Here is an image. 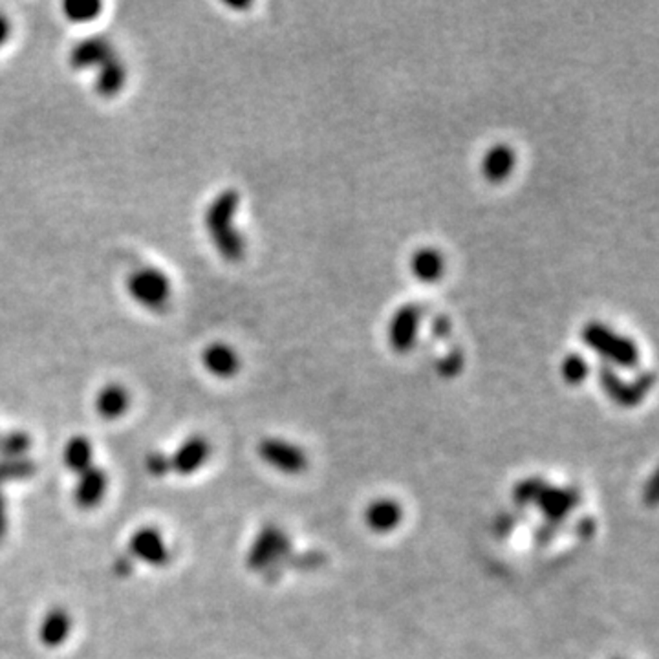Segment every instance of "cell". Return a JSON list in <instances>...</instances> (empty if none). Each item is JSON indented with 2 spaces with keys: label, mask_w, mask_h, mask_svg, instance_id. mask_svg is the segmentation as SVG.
I'll use <instances>...</instances> for the list:
<instances>
[{
  "label": "cell",
  "mask_w": 659,
  "mask_h": 659,
  "mask_svg": "<svg viewBox=\"0 0 659 659\" xmlns=\"http://www.w3.org/2000/svg\"><path fill=\"white\" fill-rule=\"evenodd\" d=\"M241 195L237 189H224L206 209L204 225L216 253L227 262H239L246 253V241L237 227Z\"/></svg>",
  "instance_id": "cell-1"
},
{
  "label": "cell",
  "mask_w": 659,
  "mask_h": 659,
  "mask_svg": "<svg viewBox=\"0 0 659 659\" xmlns=\"http://www.w3.org/2000/svg\"><path fill=\"white\" fill-rule=\"evenodd\" d=\"M581 338L584 345L592 348L597 356L604 357L610 366L616 365L621 368H636L639 363L637 345L628 336L616 332V330H611L604 322H588L583 328Z\"/></svg>",
  "instance_id": "cell-2"
},
{
  "label": "cell",
  "mask_w": 659,
  "mask_h": 659,
  "mask_svg": "<svg viewBox=\"0 0 659 659\" xmlns=\"http://www.w3.org/2000/svg\"><path fill=\"white\" fill-rule=\"evenodd\" d=\"M127 292L141 308L162 312L171 303L172 285L163 269L154 266H139L127 277Z\"/></svg>",
  "instance_id": "cell-3"
},
{
  "label": "cell",
  "mask_w": 659,
  "mask_h": 659,
  "mask_svg": "<svg viewBox=\"0 0 659 659\" xmlns=\"http://www.w3.org/2000/svg\"><path fill=\"white\" fill-rule=\"evenodd\" d=\"M599 385L604 394L621 407H636L643 401L648 391L654 387V375L650 372L639 373L636 380L627 383L610 365H602L597 372Z\"/></svg>",
  "instance_id": "cell-4"
},
{
  "label": "cell",
  "mask_w": 659,
  "mask_h": 659,
  "mask_svg": "<svg viewBox=\"0 0 659 659\" xmlns=\"http://www.w3.org/2000/svg\"><path fill=\"white\" fill-rule=\"evenodd\" d=\"M290 548V539L285 532L275 526H266L259 533L248 553V567L255 572L266 570L278 560L288 557Z\"/></svg>",
  "instance_id": "cell-5"
},
{
  "label": "cell",
  "mask_w": 659,
  "mask_h": 659,
  "mask_svg": "<svg viewBox=\"0 0 659 659\" xmlns=\"http://www.w3.org/2000/svg\"><path fill=\"white\" fill-rule=\"evenodd\" d=\"M423 310L416 303L398 308L389 322V343L398 354H407L416 347Z\"/></svg>",
  "instance_id": "cell-6"
},
{
  "label": "cell",
  "mask_w": 659,
  "mask_h": 659,
  "mask_svg": "<svg viewBox=\"0 0 659 659\" xmlns=\"http://www.w3.org/2000/svg\"><path fill=\"white\" fill-rule=\"evenodd\" d=\"M118 52L114 44L103 35H92L77 40L68 54V65L75 72L98 70Z\"/></svg>",
  "instance_id": "cell-7"
},
{
  "label": "cell",
  "mask_w": 659,
  "mask_h": 659,
  "mask_svg": "<svg viewBox=\"0 0 659 659\" xmlns=\"http://www.w3.org/2000/svg\"><path fill=\"white\" fill-rule=\"evenodd\" d=\"M259 454L266 463L286 475H299L308 465V458L303 449L277 438L264 440L259 445Z\"/></svg>",
  "instance_id": "cell-8"
},
{
  "label": "cell",
  "mask_w": 659,
  "mask_h": 659,
  "mask_svg": "<svg viewBox=\"0 0 659 659\" xmlns=\"http://www.w3.org/2000/svg\"><path fill=\"white\" fill-rule=\"evenodd\" d=\"M581 502V495L576 488H549L540 493L537 505L548 519V524H560Z\"/></svg>",
  "instance_id": "cell-9"
},
{
  "label": "cell",
  "mask_w": 659,
  "mask_h": 659,
  "mask_svg": "<svg viewBox=\"0 0 659 659\" xmlns=\"http://www.w3.org/2000/svg\"><path fill=\"white\" fill-rule=\"evenodd\" d=\"M130 553L151 567H165L169 562V548L162 535L153 528L137 530L130 539Z\"/></svg>",
  "instance_id": "cell-10"
},
{
  "label": "cell",
  "mask_w": 659,
  "mask_h": 659,
  "mask_svg": "<svg viewBox=\"0 0 659 659\" xmlns=\"http://www.w3.org/2000/svg\"><path fill=\"white\" fill-rule=\"evenodd\" d=\"M209 454H211L209 442L202 436H193L189 440H185L174 453L171 460V469L180 475H191L209 460Z\"/></svg>",
  "instance_id": "cell-11"
},
{
  "label": "cell",
  "mask_w": 659,
  "mask_h": 659,
  "mask_svg": "<svg viewBox=\"0 0 659 659\" xmlns=\"http://www.w3.org/2000/svg\"><path fill=\"white\" fill-rule=\"evenodd\" d=\"M202 363L209 373L216 375V378H224V380L233 378V375L241 370L239 354L234 352L233 347L222 341L211 343L204 348Z\"/></svg>",
  "instance_id": "cell-12"
},
{
  "label": "cell",
  "mask_w": 659,
  "mask_h": 659,
  "mask_svg": "<svg viewBox=\"0 0 659 659\" xmlns=\"http://www.w3.org/2000/svg\"><path fill=\"white\" fill-rule=\"evenodd\" d=\"M107 484L109 480H107V473L103 469H98V467L86 469L84 473H81L79 484L74 493L77 505L83 509H90L93 505H98L107 493Z\"/></svg>",
  "instance_id": "cell-13"
},
{
  "label": "cell",
  "mask_w": 659,
  "mask_h": 659,
  "mask_svg": "<svg viewBox=\"0 0 659 659\" xmlns=\"http://www.w3.org/2000/svg\"><path fill=\"white\" fill-rule=\"evenodd\" d=\"M96 72H98L96 79H93V88H96V92L101 98L107 100L116 98L127 83V66L119 57V54L103 63Z\"/></svg>",
  "instance_id": "cell-14"
},
{
  "label": "cell",
  "mask_w": 659,
  "mask_h": 659,
  "mask_svg": "<svg viewBox=\"0 0 659 659\" xmlns=\"http://www.w3.org/2000/svg\"><path fill=\"white\" fill-rule=\"evenodd\" d=\"M514 163V151L505 144H498L493 145L482 158V174L491 183H502L511 176Z\"/></svg>",
  "instance_id": "cell-15"
},
{
  "label": "cell",
  "mask_w": 659,
  "mask_h": 659,
  "mask_svg": "<svg viewBox=\"0 0 659 659\" xmlns=\"http://www.w3.org/2000/svg\"><path fill=\"white\" fill-rule=\"evenodd\" d=\"M365 519L372 532L389 533L400 526L403 519V509L394 500H378L368 505Z\"/></svg>",
  "instance_id": "cell-16"
},
{
  "label": "cell",
  "mask_w": 659,
  "mask_h": 659,
  "mask_svg": "<svg viewBox=\"0 0 659 659\" xmlns=\"http://www.w3.org/2000/svg\"><path fill=\"white\" fill-rule=\"evenodd\" d=\"M410 269L419 282L433 285L445 271V259L435 248H421L410 259Z\"/></svg>",
  "instance_id": "cell-17"
},
{
  "label": "cell",
  "mask_w": 659,
  "mask_h": 659,
  "mask_svg": "<svg viewBox=\"0 0 659 659\" xmlns=\"http://www.w3.org/2000/svg\"><path fill=\"white\" fill-rule=\"evenodd\" d=\"M130 398L125 387L118 383H110L103 387L96 396V410L105 419H118L128 409Z\"/></svg>",
  "instance_id": "cell-18"
},
{
  "label": "cell",
  "mask_w": 659,
  "mask_h": 659,
  "mask_svg": "<svg viewBox=\"0 0 659 659\" xmlns=\"http://www.w3.org/2000/svg\"><path fill=\"white\" fill-rule=\"evenodd\" d=\"M70 627H72V621L66 611L63 608H54L44 616L40 623V630H39L40 641L46 646H59L68 637Z\"/></svg>",
  "instance_id": "cell-19"
},
{
  "label": "cell",
  "mask_w": 659,
  "mask_h": 659,
  "mask_svg": "<svg viewBox=\"0 0 659 659\" xmlns=\"http://www.w3.org/2000/svg\"><path fill=\"white\" fill-rule=\"evenodd\" d=\"M65 463L74 473H84L92 467V444L83 436L72 438L65 447Z\"/></svg>",
  "instance_id": "cell-20"
},
{
  "label": "cell",
  "mask_w": 659,
  "mask_h": 659,
  "mask_svg": "<svg viewBox=\"0 0 659 659\" xmlns=\"http://www.w3.org/2000/svg\"><path fill=\"white\" fill-rule=\"evenodd\" d=\"M103 10L101 3H92V0H68L63 4V13L70 22L88 24L96 21Z\"/></svg>",
  "instance_id": "cell-21"
},
{
  "label": "cell",
  "mask_w": 659,
  "mask_h": 659,
  "mask_svg": "<svg viewBox=\"0 0 659 659\" xmlns=\"http://www.w3.org/2000/svg\"><path fill=\"white\" fill-rule=\"evenodd\" d=\"M35 473V463L28 458L0 460V484L8 480H22Z\"/></svg>",
  "instance_id": "cell-22"
},
{
  "label": "cell",
  "mask_w": 659,
  "mask_h": 659,
  "mask_svg": "<svg viewBox=\"0 0 659 659\" xmlns=\"http://www.w3.org/2000/svg\"><path fill=\"white\" fill-rule=\"evenodd\" d=\"M562 378L568 385H581L590 373V365L581 354H570L564 357L562 366Z\"/></svg>",
  "instance_id": "cell-23"
},
{
  "label": "cell",
  "mask_w": 659,
  "mask_h": 659,
  "mask_svg": "<svg viewBox=\"0 0 659 659\" xmlns=\"http://www.w3.org/2000/svg\"><path fill=\"white\" fill-rule=\"evenodd\" d=\"M31 447V438L22 431H13L0 436V454L4 458H24Z\"/></svg>",
  "instance_id": "cell-24"
},
{
  "label": "cell",
  "mask_w": 659,
  "mask_h": 659,
  "mask_svg": "<svg viewBox=\"0 0 659 659\" xmlns=\"http://www.w3.org/2000/svg\"><path fill=\"white\" fill-rule=\"evenodd\" d=\"M546 484L540 479H528L523 480L519 486L513 489V500L514 504L519 505H528V504H537L540 493L544 491Z\"/></svg>",
  "instance_id": "cell-25"
},
{
  "label": "cell",
  "mask_w": 659,
  "mask_h": 659,
  "mask_svg": "<svg viewBox=\"0 0 659 659\" xmlns=\"http://www.w3.org/2000/svg\"><path fill=\"white\" fill-rule=\"evenodd\" d=\"M463 368V356L460 350H451L438 361V373L444 378H454Z\"/></svg>",
  "instance_id": "cell-26"
},
{
  "label": "cell",
  "mask_w": 659,
  "mask_h": 659,
  "mask_svg": "<svg viewBox=\"0 0 659 659\" xmlns=\"http://www.w3.org/2000/svg\"><path fill=\"white\" fill-rule=\"evenodd\" d=\"M147 469H149L151 475L163 477L171 470V460L167 456H163L162 453H153L147 458Z\"/></svg>",
  "instance_id": "cell-27"
},
{
  "label": "cell",
  "mask_w": 659,
  "mask_h": 659,
  "mask_svg": "<svg viewBox=\"0 0 659 659\" xmlns=\"http://www.w3.org/2000/svg\"><path fill=\"white\" fill-rule=\"evenodd\" d=\"M10 35H12V22L4 13H0V48L8 42Z\"/></svg>",
  "instance_id": "cell-28"
},
{
  "label": "cell",
  "mask_w": 659,
  "mask_h": 659,
  "mask_svg": "<svg viewBox=\"0 0 659 659\" xmlns=\"http://www.w3.org/2000/svg\"><path fill=\"white\" fill-rule=\"evenodd\" d=\"M433 332L436 338H445L451 332V324L445 317H436L433 322Z\"/></svg>",
  "instance_id": "cell-29"
},
{
  "label": "cell",
  "mask_w": 659,
  "mask_h": 659,
  "mask_svg": "<svg viewBox=\"0 0 659 659\" xmlns=\"http://www.w3.org/2000/svg\"><path fill=\"white\" fill-rule=\"evenodd\" d=\"M8 532V514H6V502L3 493H0V542H3L4 535Z\"/></svg>",
  "instance_id": "cell-30"
},
{
  "label": "cell",
  "mask_w": 659,
  "mask_h": 659,
  "mask_svg": "<svg viewBox=\"0 0 659 659\" xmlns=\"http://www.w3.org/2000/svg\"><path fill=\"white\" fill-rule=\"evenodd\" d=\"M655 498H657V484H655V479H650V482L645 486L643 500H645L648 505H654V504H655Z\"/></svg>",
  "instance_id": "cell-31"
},
{
  "label": "cell",
  "mask_w": 659,
  "mask_h": 659,
  "mask_svg": "<svg viewBox=\"0 0 659 659\" xmlns=\"http://www.w3.org/2000/svg\"><path fill=\"white\" fill-rule=\"evenodd\" d=\"M132 572V557H119L116 560V574L128 576Z\"/></svg>",
  "instance_id": "cell-32"
},
{
  "label": "cell",
  "mask_w": 659,
  "mask_h": 659,
  "mask_svg": "<svg viewBox=\"0 0 659 659\" xmlns=\"http://www.w3.org/2000/svg\"><path fill=\"white\" fill-rule=\"evenodd\" d=\"M555 526L553 524H546V526H542L540 530H537V533H535V540L539 542V544H548L549 540H551V537H553V530Z\"/></svg>",
  "instance_id": "cell-33"
},
{
  "label": "cell",
  "mask_w": 659,
  "mask_h": 659,
  "mask_svg": "<svg viewBox=\"0 0 659 659\" xmlns=\"http://www.w3.org/2000/svg\"><path fill=\"white\" fill-rule=\"evenodd\" d=\"M593 532H595V523H593V519H583V521L577 524V533H579L581 537H590V535H593Z\"/></svg>",
  "instance_id": "cell-34"
}]
</instances>
